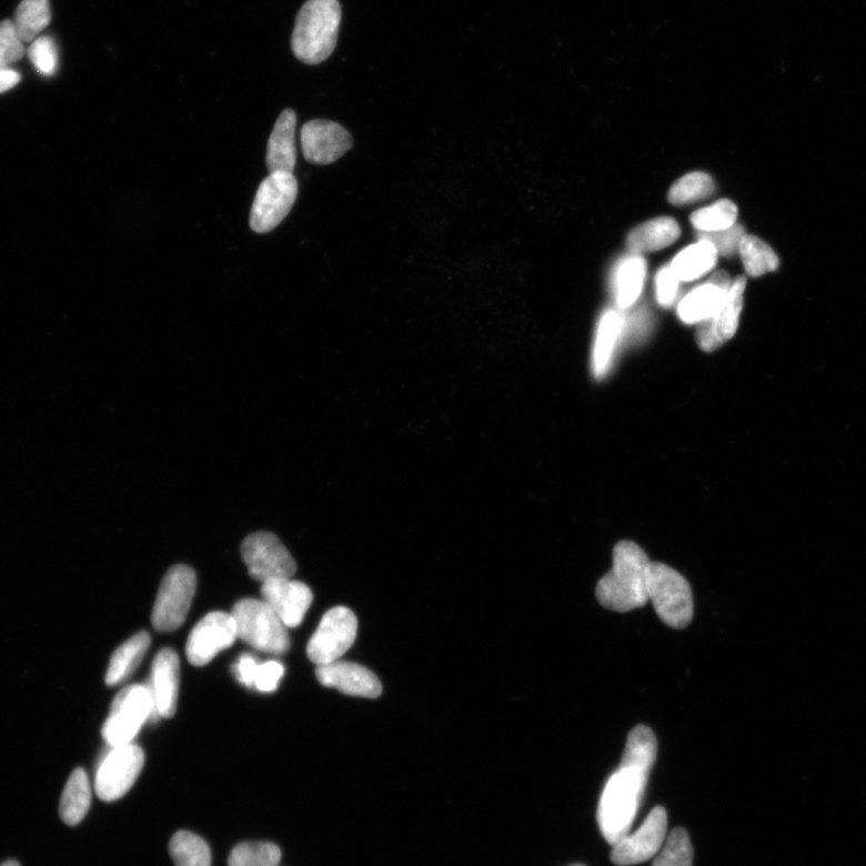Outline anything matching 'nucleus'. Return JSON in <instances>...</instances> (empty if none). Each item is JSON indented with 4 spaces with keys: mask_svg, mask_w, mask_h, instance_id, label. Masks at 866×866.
<instances>
[{
    "mask_svg": "<svg viewBox=\"0 0 866 866\" xmlns=\"http://www.w3.org/2000/svg\"><path fill=\"white\" fill-rule=\"evenodd\" d=\"M657 755L656 736L646 726L628 735L625 753L616 773L608 779L598 806V825L612 846L631 832L644 798L650 773Z\"/></svg>",
    "mask_w": 866,
    "mask_h": 866,
    "instance_id": "f257e3e1",
    "label": "nucleus"
},
{
    "mask_svg": "<svg viewBox=\"0 0 866 866\" xmlns=\"http://www.w3.org/2000/svg\"><path fill=\"white\" fill-rule=\"evenodd\" d=\"M643 548L628 541L614 547L613 568L600 581L596 595L605 610L627 613L648 602V577L652 570Z\"/></svg>",
    "mask_w": 866,
    "mask_h": 866,
    "instance_id": "f03ea898",
    "label": "nucleus"
},
{
    "mask_svg": "<svg viewBox=\"0 0 866 866\" xmlns=\"http://www.w3.org/2000/svg\"><path fill=\"white\" fill-rule=\"evenodd\" d=\"M342 10L339 0H308L298 13L292 49L298 60L315 66L335 51Z\"/></svg>",
    "mask_w": 866,
    "mask_h": 866,
    "instance_id": "7ed1b4c3",
    "label": "nucleus"
},
{
    "mask_svg": "<svg viewBox=\"0 0 866 866\" xmlns=\"http://www.w3.org/2000/svg\"><path fill=\"white\" fill-rule=\"evenodd\" d=\"M238 638L259 652L283 655L291 646L286 626L265 601L241 600L233 613Z\"/></svg>",
    "mask_w": 866,
    "mask_h": 866,
    "instance_id": "20e7f679",
    "label": "nucleus"
},
{
    "mask_svg": "<svg viewBox=\"0 0 866 866\" xmlns=\"http://www.w3.org/2000/svg\"><path fill=\"white\" fill-rule=\"evenodd\" d=\"M648 601L664 624L682 630L693 617L692 590L685 577L663 563L653 562L648 577Z\"/></svg>",
    "mask_w": 866,
    "mask_h": 866,
    "instance_id": "39448f33",
    "label": "nucleus"
},
{
    "mask_svg": "<svg viewBox=\"0 0 866 866\" xmlns=\"http://www.w3.org/2000/svg\"><path fill=\"white\" fill-rule=\"evenodd\" d=\"M157 717L150 687L128 686L113 699L110 716L101 734L111 747L129 745L132 744L144 722Z\"/></svg>",
    "mask_w": 866,
    "mask_h": 866,
    "instance_id": "423d86ee",
    "label": "nucleus"
},
{
    "mask_svg": "<svg viewBox=\"0 0 866 866\" xmlns=\"http://www.w3.org/2000/svg\"><path fill=\"white\" fill-rule=\"evenodd\" d=\"M197 588L193 568L171 567L159 587L152 613V624L158 632H172L182 626L191 610Z\"/></svg>",
    "mask_w": 866,
    "mask_h": 866,
    "instance_id": "0eeeda50",
    "label": "nucleus"
},
{
    "mask_svg": "<svg viewBox=\"0 0 866 866\" xmlns=\"http://www.w3.org/2000/svg\"><path fill=\"white\" fill-rule=\"evenodd\" d=\"M299 193L298 180L293 173H270L256 192L252 211L251 228L258 234H266L278 228L295 204Z\"/></svg>",
    "mask_w": 866,
    "mask_h": 866,
    "instance_id": "6e6552de",
    "label": "nucleus"
},
{
    "mask_svg": "<svg viewBox=\"0 0 866 866\" xmlns=\"http://www.w3.org/2000/svg\"><path fill=\"white\" fill-rule=\"evenodd\" d=\"M245 566L254 581L266 583L274 580H291L296 573V563L278 536L270 532H255L241 546Z\"/></svg>",
    "mask_w": 866,
    "mask_h": 866,
    "instance_id": "1a4fd4ad",
    "label": "nucleus"
},
{
    "mask_svg": "<svg viewBox=\"0 0 866 866\" xmlns=\"http://www.w3.org/2000/svg\"><path fill=\"white\" fill-rule=\"evenodd\" d=\"M356 634L355 614L345 606H336L323 616L309 642L308 655L316 666L336 662L353 646Z\"/></svg>",
    "mask_w": 866,
    "mask_h": 866,
    "instance_id": "9d476101",
    "label": "nucleus"
},
{
    "mask_svg": "<svg viewBox=\"0 0 866 866\" xmlns=\"http://www.w3.org/2000/svg\"><path fill=\"white\" fill-rule=\"evenodd\" d=\"M143 764L141 747L133 744L112 747L111 753L100 763L95 775L98 797L104 802L122 798L135 784Z\"/></svg>",
    "mask_w": 866,
    "mask_h": 866,
    "instance_id": "9b49d317",
    "label": "nucleus"
},
{
    "mask_svg": "<svg viewBox=\"0 0 866 866\" xmlns=\"http://www.w3.org/2000/svg\"><path fill=\"white\" fill-rule=\"evenodd\" d=\"M668 816L666 808L657 806L643 825L613 845L611 858L618 866L644 863L657 856L667 839Z\"/></svg>",
    "mask_w": 866,
    "mask_h": 866,
    "instance_id": "f8f14e48",
    "label": "nucleus"
},
{
    "mask_svg": "<svg viewBox=\"0 0 866 866\" xmlns=\"http://www.w3.org/2000/svg\"><path fill=\"white\" fill-rule=\"evenodd\" d=\"M238 638L235 620L231 614L213 612L200 620L187 641L185 655L193 666H207Z\"/></svg>",
    "mask_w": 866,
    "mask_h": 866,
    "instance_id": "ddd939ff",
    "label": "nucleus"
},
{
    "mask_svg": "<svg viewBox=\"0 0 866 866\" xmlns=\"http://www.w3.org/2000/svg\"><path fill=\"white\" fill-rule=\"evenodd\" d=\"M745 289L746 279L736 278L718 310L699 323L696 341L702 351L714 352L734 338L743 311Z\"/></svg>",
    "mask_w": 866,
    "mask_h": 866,
    "instance_id": "4468645a",
    "label": "nucleus"
},
{
    "mask_svg": "<svg viewBox=\"0 0 866 866\" xmlns=\"http://www.w3.org/2000/svg\"><path fill=\"white\" fill-rule=\"evenodd\" d=\"M301 147L306 161L326 165L339 161L353 147V139L339 123L314 120L301 129Z\"/></svg>",
    "mask_w": 866,
    "mask_h": 866,
    "instance_id": "2eb2a0df",
    "label": "nucleus"
},
{
    "mask_svg": "<svg viewBox=\"0 0 866 866\" xmlns=\"http://www.w3.org/2000/svg\"><path fill=\"white\" fill-rule=\"evenodd\" d=\"M316 678L325 687L336 688L344 695L379 698L382 693L380 678L370 669L351 662H332L316 666Z\"/></svg>",
    "mask_w": 866,
    "mask_h": 866,
    "instance_id": "dca6fc26",
    "label": "nucleus"
},
{
    "mask_svg": "<svg viewBox=\"0 0 866 866\" xmlns=\"http://www.w3.org/2000/svg\"><path fill=\"white\" fill-rule=\"evenodd\" d=\"M262 596L286 627H298L313 601L311 588L291 580H274L262 585Z\"/></svg>",
    "mask_w": 866,
    "mask_h": 866,
    "instance_id": "f3484780",
    "label": "nucleus"
},
{
    "mask_svg": "<svg viewBox=\"0 0 866 866\" xmlns=\"http://www.w3.org/2000/svg\"><path fill=\"white\" fill-rule=\"evenodd\" d=\"M150 691L158 716L170 718L177 713L180 687V659L177 652L167 647L159 652L152 664Z\"/></svg>",
    "mask_w": 866,
    "mask_h": 866,
    "instance_id": "a211bd4d",
    "label": "nucleus"
},
{
    "mask_svg": "<svg viewBox=\"0 0 866 866\" xmlns=\"http://www.w3.org/2000/svg\"><path fill=\"white\" fill-rule=\"evenodd\" d=\"M731 278L725 271H718L705 284L692 291L678 305L677 312L686 324L702 323L711 318L726 299Z\"/></svg>",
    "mask_w": 866,
    "mask_h": 866,
    "instance_id": "6ab92c4d",
    "label": "nucleus"
},
{
    "mask_svg": "<svg viewBox=\"0 0 866 866\" xmlns=\"http://www.w3.org/2000/svg\"><path fill=\"white\" fill-rule=\"evenodd\" d=\"M296 113L284 110L272 130L269 140L266 164L270 173H293L296 165L295 144Z\"/></svg>",
    "mask_w": 866,
    "mask_h": 866,
    "instance_id": "aec40b11",
    "label": "nucleus"
},
{
    "mask_svg": "<svg viewBox=\"0 0 866 866\" xmlns=\"http://www.w3.org/2000/svg\"><path fill=\"white\" fill-rule=\"evenodd\" d=\"M682 235V229L671 216H659L633 229L627 236L632 254L657 252L669 248Z\"/></svg>",
    "mask_w": 866,
    "mask_h": 866,
    "instance_id": "412c9836",
    "label": "nucleus"
},
{
    "mask_svg": "<svg viewBox=\"0 0 866 866\" xmlns=\"http://www.w3.org/2000/svg\"><path fill=\"white\" fill-rule=\"evenodd\" d=\"M150 645V633L142 631L115 650L107 672V684L115 686L127 681L139 667Z\"/></svg>",
    "mask_w": 866,
    "mask_h": 866,
    "instance_id": "4be33fe9",
    "label": "nucleus"
},
{
    "mask_svg": "<svg viewBox=\"0 0 866 866\" xmlns=\"http://www.w3.org/2000/svg\"><path fill=\"white\" fill-rule=\"evenodd\" d=\"M92 799L89 775L81 768L70 775L62 794L60 813L66 825L74 827L90 810Z\"/></svg>",
    "mask_w": 866,
    "mask_h": 866,
    "instance_id": "5701e85b",
    "label": "nucleus"
},
{
    "mask_svg": "<svg viewBox=\"0 0 866 866\" xmlns=\"http://www.w3.org/2000/svg\"><path fill=\"white\" fill-rule=\"evenodd\" d=\"M717 256L718 254L709 241L699 240L678 253L671 268L678 280L691 282L703 278L705 273L713 270L717 263Z\"/></svg>",
    "mask_w": 866,
    "mask_h": 866,
    "instance_id": "b1692460",
    "label": "nucleus"
},
{
    "mask_svg": "<svg viewBox=\"0 0 866 866\" xmlns=\"http://www.w3.org/2000/svg\"><path fill=\"white\" fill-rule=\"evenodd\" d=\"M646 263L642 255L633 254L616 272V299L620 309H628L638 300L645 281Z\"/></svg>",
    "mask_w": 866,
    "mask_h": 866,
    "instance_id": "393cba45",
    "label": "nucleus"
},
{
    "mask_svg": "<svg viewBox=\"0 0 866 866\" xmlns=\"http://www.w3.org/2000/svg\"><path fill=\"white\" fill-rule=\"evenodd\" d=\"M623 326V316L616 311H608L602 316L594 349V356H592L594 370L598 377L610 369L615 344Z\"/></svg>",
    "mask_w": 866,
    "mask_h": 866,
    "instance_id": "a878e982",
    "label": "nucleus"
},
{
    "mask_svg": "<svg viewBox=\"0 0 866 866\" xmlns=\"http://www.w3.org/2000/svg\"><path fill=\"white\" fill-rule=\"evenodd\" d=\"M51 21L49 0H22L14 12L13 23L26 43L38 39Z\"/></svg>",
    "mask_w": 866,
    "mask_h": 866,
    "instance_id": "bb28decb",
    "label": "nucleus"
},
{
    "mask_svg": "<svg viewBox=\"0 0 866 866\" xmlns=\"http://www.w3.org/2000/svg\"><path fill=\"white\" fill-rule=\"evenodd\" d=\"M743 264L749 278H761L778 269L779 259L767 242L754 235H744L739 244Z\"/></svg>",
    "mask_w": 866,
    "mask_h": 866,
    "instance_id": "cd10ccee",
    "label": "nucleus"
},
{
    "mask_svg": "<svg viewBox=\"0 0 866 866\" xmlns=\"http://www.w3.org/2000/svg\"><path fill=\"white\" fill-rule=\"evenodd\" d=\"M170 856L175 866H211V850L202 837L181 830L172 836Z\"/></svg>",
    "mask_w": 866,
    "mask_h": 866,
    "instance_id": "c85d7f7f",
    "label": "nucleus"
},
{
    "mask_svg": "<svg viewBox=\"0 0 866 866\" xmlns=\"http://www.w3.org/2000/svg\"><path fill=\"white\" fill-rule=\"evenodd\" d=\"M715 191L712 177L705 172H691L672 185L668 201L674 207H684L711 198Z\"/></svg>",
    "mask_w": 866,
    "mask_h": 866,
    "instance_id": "c756f323",
    "label": "nucleus"
},
{
    "mask_svg": "<svg viewBox=\"0 0 866 866\" xmlns=\"http://www.w3.org/2000/svg\"><path fill=\"white\" fill-rule=\"evenodd\" d=\"M738 220V208L731 200H719L709 208L693 212L691 223L701 233L725 230L733 226Z\"/></svg>",
    "mask_w": 866,
    "mask_h": 866,
    "instance_id": "7c9ffc66",
    "label": "nucleus"
},
{
    "mask_svg": "<svg viewBox=\"0 0 866 866\" xmlns=\"http://www.w3.org/2000/svg\"><path fill=\"white\" fill-rule=\"evenodd\" d=\"M281 849L271 843H244L236 846L229 857V866H278Z\"/></svg>",
    "mask_w": 866,
    "mask_h": 866,
    "instance_id": "2f4dec72",
    "label": "nucleus"
},
{
    "mask_svg": "<svg viewBox=\"0 0 866 866\" xmlns=\"http://www.w3.org/2000/svg\"><path fill=\"white\" fill-rule=\"evenodd\" d=\"M693 847L687 832L676 828L671 832L659 849L653 866H692Z\"/></svg>",
    "mask_w": 866,
    "mask_h": 866,
    "instance_id": "473e14b6",
    "label": "nucleus"
},
{
    "mask_svg": "<svg viewBox=\"0 0 866 866\" xmlns=\"http://www.w3.org/2000/svg\"><path fill=\"white\" fill-rule=\"evenodd\" d=\"M24 42L12 20L0 22V68H10L22 60Z\"/></svg>",
    "mask_w": 866,
    "mask_h": 866,
    "instance_id": "72a5a7b5",
    "label": "nucleus"
},
{
    "mask_svg": "<svg viewBox=\"0 0 866 866\" xmlns=\"http://www.w3.org/2000/svg\"><path fill=\"white\" fill-rule=\"evenodd\" d=\"M28 56L32 63L46 77H52L58 67L56 43L50 37H39L28 49Z\"/></svg>",
    "mask_w": 866,
    "mask_h": 866,
    "instance_id": "f704fd0d",
    "label": "nucleus"
},
{
    "mask_svg": "<svg viewBox=\"0 0 866 866\" xmlns=\"http://www.w3.org/2000/svg\"><path fill=\"white\" fill-rule=\"evenodd\" d=\"M744 235V228L739 224H734L725 230L713 231V233H701L699 240L709 241L718 255L732 256L739 252V244Z\"/></svg>",
    "mask_w": 866,
    "mask_h": 866,
    "instance_id": "c9c22d12",
    "label": "nucleus"
},
{
    "mask_svg": "<svg viewBox=\"0 0 866 866\" xmlns=\"http://www.w3.org/2000/svg\"><path fill=\"white\" fill-rule=\"evenodd\" d=\"M283 674L284 668L280 662L269 661L260 663L255 675L254 687L260 692H273L274 689H278Z\"/></svg>",
    "mask_w": 866,
    "mask_h": 866,
    "instance_id": "e433bc0d",
    "label": "nucleus"
},
{
    "mask_svg": "<svg viewBox=\"0 0 866 866\" xmlns=\"http://www.w3.org/2000/svg\"><path fill=\"white\" fill-rule=\"evenodd\" d=\"M678 280L671 266L661 269L656 276L657 300L664 308H669L675 301Z\"/></svg>",
    "mask_w": 866,
    "mask_h": 866,
    "instance_id": "4c0bfd02",
    "label": "nucleus"
},
{
    "mask_svg": "<svg viewBox=\"0 0 866 866\" xmlns=\"http://www.w3.org/2000/svg\"><path fill=\"white\" fill-rule=\"evenodd\" d=\"M259 663L256 659L248 654L241 655L238 662L234 664L233 673L238 678V682L245 687H254V681Z\"/></svg>",
    "mask_w": 866,
    "mask_h": 866,
    "instance_id": "58836bf2",
    "label": "nucleus"
},
{
    "mask_svg": "<svg viewBox=\"0 0 866 866\" xmlns=\"http://www.w3.org/2000/svg\"><path fill=\"white\" fill-rule=\"evenodd\" d=\"M20 81L21 75L17 70L0 68V94L10 91Z\"/></svg>",
    "mask_w": 866,
    "mask_h": 866,
    "instance_id": "ea45409f",
    "label": "nucleus"
},
{
    "mask_svg": "<svg viewBox=\"0 0 866 866\" xmlns=\"http://www.w3.org/2000/svg\"><path fill=\"white\" fill-rule=\"evenodd\" d=\"M0 866H21L19 862L17 860H9Z\"/></svg>",
    "mask_w": 866,
    "mask_h": 866,
    "instance_id": "a19ab883",
    "label": "nucleus"
},
{
    "mask_svg": "<svg viewBox=\"0 0 866 866\" xmlns=\"http://www.w3.org/2000/svg\"><path fill=\"white\" fill-rule=\"evenodd\" d=\"M571 866H585V865H583V864H574V865H571Z\"/></svg>",
    "mask_w": 866,
    "mask_h": 866,
    "instance_id": "79ce46f5",
    "label": "nucleus"
}]
</instances>
